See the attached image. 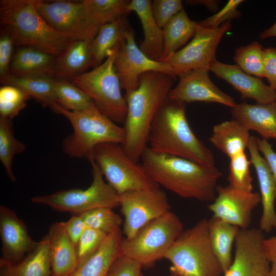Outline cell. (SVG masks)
<instances>
[{"mask_svg": "<svg viewBox=\"0 0 276 276\" xmlns=\"http://www.w3.org/2000/svg\"><path fill=\"white\" fill-rule=\"evenodd\" d=\"M173 76L157 72L142 75L138 87L125 95L127 114L123 128L125 140L122 145L127 154L139 163L148 146L153 121L168 98L172 88Z\"/></svg>", "mask_w": 276, "mask_h": 276, "instance_id": "7a4b0ae2", "label": "cell"}, {"mask_svg": "<svg viewBox=\"0 0 276 276\" xmlns=\"http://www.w3.org/2000/svg\"><path fill=\"white\" fill-rule=\"evenodd\" d=\"M55 81V77L47 75L18 76L9 74L1 78L3 85L17 87L42 106L50 108L56 103Z\"/></svg>", "mask_w": 276, "mask_h": 276, "instance_id": "f546056e", "label": "cell"}, {"mask_svg": "<svg viewBox=\"0 0 276 276\" xmlns=\"http://www.w3.org/2000/svg\"><path fill=\"white\" fill-rule=\"evenodd\" d=\"M264 49L258 41L239 47L235 50L234 60L245 73L259 78H264Z\"/></svg>", "mask_w": 276, "mask_h": 276, "instance_id": "d590c367", "label": "cell"}, {"mask_svg": "<svg viewBox=\"0 0 276 276\" xmlns=\"http://www.w3.org/2000/svg\"><path fill=\"white\" fill-rule=\"evenodd\" d=\"M0 260L15 264L21 261L36 246L24 222L11 209L0 206Z\"/></svg>", "mask_w": 276, "mask_h": 276, "instance_id": "ac0fdd59", "label": "cell"}, {"mask_svg": "<svg viewBox=\"0 0 276 276\" xmlns=\"http://www.w3.org/2000/svg\"><path fill=\"white\" fill-rule=\"evenodd\" d=\"M210 71L231 84L243 99H251L260 104L276 101L275 90L266 85L260 78L245 73L236 64L216 60Z\"/></svg>", "mask_w": 276, "mask_h": 276, "instance_id": "ffe728a7", "label": "cell"}, {"mask_svg": "<svg viewBox=\"0 0 276 276\" xmlns=\"http://www.w3.org/2000/svg\"><path fill=\"white\" fill-rule=\"evenodd\" d=\"M56 103L73 111H84L95 107L91 99L80 88L69 80L56 78Z\"/></svg>", "mask_w": 276, "mask_h": 276, "instance_id": "836d02e7", "label": "cell"}, {"mask_svg": "<svg viewBox=\"0 0 276 276\" xmlns=\"http://www.w3.org/2000/svg\"><path fill=\"white\" fill-rule=\"evenodd\" d=\"M66 232L73 244L77 246L78 241L87 226L80 214L73 215L64 222Z\"/></svg>", "mask_w": 276, "mask_h": 276, "instance_id": "bcb514c9", "label": "cell"}, {"mask_svg": "<svg viewBox=\"0 0 276 276\" xmlns=\"http://www.w3.org/2000/svg\"><path fill=\"white\" fill-rule=\"evenodd\" d=\"M140 276H145V275H143V274L141 273V274L140 275Z\"/></svg>", "mask_w": 276, "mask_h": 276, "instance_id": "816d5d0a", "label": "cell"}, {"mask_svg": "<svg viewBox=\"0 0 276 276\" xmlns=\"http://www.w3.org/2000/svg\"><path fill=\"white\" fill-rule=\"evenodd\" d=\"M187 2L190 5H202L208 9H216L218 6V2L216 1H188Z\"/></svg>", "mask_w": 276, "mask_h": 276, "instance_id": "681fc988", "label": "cell"}, {"mask_svg": "<svg viewBox=\"0 0 276 276\" xmlns=\"http://www.w3.org/2000/svg\"><path fill=\"white\" fill-rule=\"evenodd\" d=\"M257 176L260 191L262 214L260 222V229L268 233L276 229V183L270 169L258 148L256 137L251 136L247 147Z\"/></svg>", "mask_w": 276, "mask_h": 276, "instance_id": "d6986e66", "label": "cell"}, {"mask_svg": "<svg viewBox=\"0 0 276 276\" xmlns=\"http://www.w3.org/2000/svg\"><path fill=\"white\" fill-rule=\"evenodd\" d=\"M14 40L11 34L5 29L0 36V77L3 78L10 73L12 60Z\"/></svg>", "mask_w": 276, "mask_h": 276, "instance_id": "7bdbcfd3", "label": "cell"}, {"mask_svg": "<svg viewBox=\"0 0 276 276\" xmlns=\"http://www.w3.org/2000/svg\"><path fill=\"white\" fill-rule=\"evenodd\" d=\"M243 2V0L228 1L216 13L198 22L199 26L206 28L216 29L233 19L240 17L241 13L238 7Z\"/></svg>", "mask_w": 276, "mask_h": 276, "instance_id": "60d3db41", "label": "cell"}, {"mask_svg": "<svg viewBox=\"0 0 276 276\" xmlns=\"http://www.w3.org/2000/svg\"><path fill=\"white\" fill-rule=\"evenodd\" d=\"M131 29L126 16L103 25L91 43V66L95 68L101 64L112 51L121 45Z\"/></svg>", "mask_w": 276, "mask_h": 276, "instance_id": "83f0119b", "label": "cell"}, {"mask_svg": "<svg viewBox=\"0 0 276 276\" xmlns=\"http://www.w3.org/2000/svg\"><path fill=\"white\" fill-rule=\"evenodd\" d=\"M208 227L212 249L224 274L232 263V248L240 228L214 216L208 220Z\"/></svg>", "mask_w": 276, "mask_h": 276, "instance_id": "4dcf8cb0", "label": "cell"}, {"mask_svg": "<svg viewBox=\"0 0 276 276\" xmlns=\"http://www.w3.org/2000/svg\"><path fill=\"white\" fill-rule=\"evenodd\" d=\"M264 75L269 85L276 90V48L264 49Z\"/></svg>", "mask_w": 276, "mask_h": 276, "instance_id": "f6af8a7d", "label": "cell"}, {"mask_svg": "<svg viewBox=\"0 0 276 276\" xmlns=\"http://www.w3.org/2000/svg\"><path fill=\"white\" fill-rule=\"evenodd\" d=\"M93 41L75 40L58 56L54 71L56 78L72 80L91 66V45Z\"/></svg>", "mask_w": 276, "mask_h": 276, "instance_id": "484cf974", "label": "cell"}, {"mask_svg": "<svg viewBox=\"0 0 276 276\" xmlns=\"http://www.w3.org/2000/svg\"><path fill=\"white\" fill-rule=\"evenodd\" d=\"M49 239L52 276H69L78 265L76 246L70 238L64 222L51 225Z\"/></svg>", "mask_w": 276, "mask_h": 276, "instance_id": "7402d4cb", "label": "cell"}, {"mask_svg": "<svg viewBox=\"0 0 276 276\" xmlns=\"http://www.w3.org/2000/svg\"><path fill=\"white\" fill-rule=\"evenodd\" d=\"M31 98L19 88L4 85L0 88V116L10 119L17 116Z\"/></svg>", "mask_w": 276, "mask_h": 276, "instance_id": "f35d334b", "label": "cell"}, {"mask_svg": "<svg viewBox=\"0 0 276 276\" xmlns=\"http://www.w3.org/2000/svg\"><path fill=\"white\" fill-rule=\"evenodd\" d=\"M185 104L168 98L153 121L148 147L158 153L215 166L212 151L196 136L189 125Z\"/></svg>", "mask_w": 276, "mask_h": 276, "instance_id": "3957f363", "label": "cell"}, {"mask_svg": "<svg viewBox=\"0 0 276 276\" xmlns=\"http://www.w3.org/2000/svg\"><path fill=\"white\" fill-rule=\"evenodd\" d=\"M107 183L119 195L129 191L156 189L153 180L142 164L133 160L122 144L107 143L97 146L91 157Z\"/></svg>", "mask_w": 276, "mask_h": 276, "instance_id": "9c48e42d", "label": "cell"}, {"mask_svg": "<svg viewBox=\"0 0 276 276\" xmlns=\"http://www.w3.org/2000/svg\"><path fill=\"white\" fill-rule=\"evenodd\" d=\"M171 276H174V275H173L171 274Z\"/></svg>", "mask_w": 276, "mask_h": 276, "instance_id": "f5cc1de1", "label": "cell"}, {"mask_svg": "<svg viewBox=\"0 0 276 276\" xmlns=\"http://www.w3.org/2000/svg\"><path fill=\"white\" fill-rule=\"evenodd\" d=\"M151 9L156 21L163 29L183 8L180 0H154L151 1Z\"/></svg>", "mask_w": 276, "mask_h": 276, "instance_id": "b9f144b4", "label": "cell"}, {"mask_svg": "<svg viewBox=\"0 0 276 276\" xmlns=\"http://www.w3.org/2000/svg\"><path fill=\"white\" fill-rule=\"evenodd\" d=\"M128 10L134 12L139 17L144 32L141 50L150 58L159 60L163 56L164 37L163 29L156 21L151 9V1H130Z\"/></svg>", "mask_w": 276, "mask_h": 276, "instance_id": "d4e9b609", "label": "cell"}, {"mask_svg": "<svg viewBox=\"0 0 276 276\" xmlns=\"http://www.w3.org/2000/svg\"><path fill=\"white\" fill-rule=\"evenodd\" d=\"M140 160L146 171L159 186L185 198L204 202L215 199L217 182L222 175L216 166L158 153L148 147Z\"/></svg>", "mask_w": 276, "mask_h": 276, "instance_id": "6da1fadb", "label": "cell"}, {"mask_svg": "<svg viewBox=\"0 0 276 276\" xmlns=\"http://www.w3.org/2000/svg\"><path fill=\"white\" fill-rule=\"evenodd\" d=\"M107 235L99 230L87 227L76 246L78 265L94 254L101 245Z\"/></svg>", "mask_w": 276, "mask_h": 276, "instance_id": "ab89813d", "label": "cell"}, {"mask_svg": "<svg viewBox=\"0 0 276 276\" xmlns=\"http://www.w3.org/2000/svg\"><path fill=\"white\" fill-rule=\"evenodd\" d=\"M35 5L54 30L74 40L93 41L99 32L82 1L47 2L35 0Z\"/></svg>", "mask_w": 276, "mask_h": 276, "instance_id": "7c38bea8", "label": "cell"}, {"mask_svg": "<svg viewBox=\"0 0 276 276\" xmlns=\"http://www.w3.org/2000/svg\"><path fill=\"white\" fill-rule=\"evenodd\" d=\"M122 233L119 228L108 234L98 249L69 276H107L114 261L122 255Z\"/></svg>", "mask_w": 276, "mask_h": 276, "instance_id": "603a6c76", "label": "cell"}, {"mask_svg": "<svg viewBox=\"0 0 276 276\" xmlns=\"http://www.w3.org/2000/svg\"><path fill=\"white\" fill-rule=\"evenodd\" d=\"M80 214L87 227L99 230L107 235L121 228L123 223L121 216L110 208H97Z\"/></svg>", "mask_w": 276, "mask_h": 276, "instance_id": "8d00e7d4", "label": "cell"}, {"mask_svg": "<svg viewBox=\"0 0 276 276\" xmlns=\"http://www.w3.org/2000/svg\"><path fill=\"white\" fill-rule=\"evenodd\" d=\"M26 148V145L14 136L11 119L0 116V160L6 175L12 182L16 180L12 169L13 159Z\"/></svg>", "mask_w": 276, "mask_h": 276, "instance_id": "d6a6232c", "label": "cell"}, {"mask_svg": "<svg viewBox=\"0 0 276 276\" xmlns=\"http://www.w3.org/2000/svg\"><path fill=\"white\" fill-rule=\"evenodd\" d=\"M198 26L191 20L184 9L176 14L163 28L165 59L181 49L194 36Z\"/></svg>", "mask_w": 276, "mask_h": 276, "instance_id": "1f68e13d", "label": "cell"}, {"mask_svg": "<svg viewBox=\"0 0 276 276\" xmlns=\"http://www.w3.org/2000/svg\"><path fill=\"white\" fill-rule=\"evenodd\" d=\"M263 233L260 228L240 229L235 242L232 263L224 276H270Z\"/></svg>", "mask_w": 276, "mask_h": 276, "instance_id": "9a60e30c", "label": "cell"}, {"mask_svg": "<svg viewBox=\"0 0 276 276\" xmlns=\"http://www.w3.org/2000/svg\"><path fill=\"white\" fill-rule=\"evenodd\" d=\"M52 274L47 235L18 263L11 264L0 260V276H52Z\"/></svg>", "mask_w": 276, "mask_h": 276, "instance_id": "cb8c5ba5", "label": "cell"}, {"mask_svg": "<svg viewBox=\"0 0 276 276\" xmlns=\"http://www.w3.org/2000/svg\"><path fill=\"white\" fill-rule=\"evenodd\" d=\"M263 245L270 264V276H276V234L269 238H264Z\"/></svg>", "mask_w": 276, "mask_h": 276, "instance_id": "c3c4849f", "label": "cell"}, {"mask_svg": "<svg viewBox=\"0 0 276 276\" xmlns=\"http://www.w3.org/2000/svg\"><path fill=\"white\" fill-rule=\"evenodd\" d=\"M259 37L262 39L276 37V21L271 27L261 32Z\"/></svg>", "mask_w": 276, "mask_h": 276, "instance_id": "f907efd6", "label": "cell"}, {"mask_svg": "<svg viewBox=\"0 0 276 276\" xmlns=\"http://www.w3.org/2000/svg\"><path fill=\"white\" fill-rule=\"evenodd\" d=\"M208 69L195 70L179 77L177 85L170 91L168 98L184 103L194 102L216 103L233 108V98L217 87L211 80Z\"/></svg>", "mask_w": 276, "mask_h": 276, "instance_id": "e0dca14e", "label": "cell"}, {"mask_svg": "<svg viewBox=\"0 0 276 276\" xmlns=\"http://www.w3.org/2000/svg\"><path fill=\"white\" fill-rule=\"evenodd\" d=\"M256 141L259 150L266 160L276 183V152L268 140L256 137Z\"/></svg>", "mask_w": 276, "mask_h": 276, "instance_id": "7dc6e473", "label": "cell"}, {"mask_svg": "<svg viewBox=\"0 0 276 276\" xmlns=\"http://www.w3.org/2000/svg\"><path fill=\"white\" fill-rule=\"evenodd\" d=\"M114 64L125 95L138 87L141 76L146 73L160 72L175 78L169 64L150 58L141 50L135 42L132 29L121 44Z\"/></svg>", "mask_w": 276, "mask_h": 276, "instance_id": "5bb4252c", "label": "cell"}, {"mask_svg": "<svg viewBox=\"0 0 276 276\" xmlns=\"http://www.w3.org/2000/svg\"><path fill=\"white\" fill-rule=\"evenodd\" d=\"M119 206L124 217L123 232L127 239L132 238L147 223L171 210L167 194L159 188L120 194Z\"/></svg>", "mask_w": 276, "mask_h": 276, "instance_id": "4fadbf2b", "label": "cell"}, {"mask_svg": "<svg viewBox=\"0 0 276 276\" xmlns=\"http://www.w3.org/2000/svg\"><path fill=\"white\" fill-rule=\"evenodd\" d=\"M249 131L233 119L214 126L209 141L230 158L247 149L251 137Z\"/></svg>", "mask_w": 276, "mask_h": 276, "instance_id": "4316f807", "label": "cell"}, {"mask_svg": "<svg viewBox=\"0 0 276 276\" xmlns=\"http://www.w3.org/2000/svg\"><path fill=\"white\" fill-rule=\"evenodd\" d=\"M142 267L138 262L121 255L112 264L107 276H140Z\"/></svg>", "mask_w": 276, "mask_h": 276, "instance_id": "ee69618b", "label": "cell"}, {"mask_svg": "<svg viewBox=\"0 0 276 276\" xmlns=\"http://www.w3.org/2000/svg\"><path fill=\"white\" fill-rule=\"evenodd\" d=\"M51 108L66 118L73 127V132L62 142L63 152L70 157L89 160L94 149L100 144L124 143L123 126L104 115L96 107L84 111H73L55 103Z\"/></svg>", "mask_w": 276, "mask_h": 276, "instance_id": "5b68a950", "label": "cell"}, {"mask_svg": "<svg viewBox=\"0 0 276 276\" xmlns=\"http://www.w3.org/2000/svg\"><path fill=\"white\" fill-rule=\"evenodd\" d=\"M229 159V185L243 191H252V178L250 171L251 163L245 152H241Z\"/></svg>", "mask_w": 276, "mask_h": 276, "instance_id": "74e56055", "label": "cell"}, {"mask_svg": "<svg viewBox=\"0 0 276 276\" xmlns=\"http://www.w3.org/2000/svg\"><path fill=\"white\" fill-rule=\"evenodd\" d=\"M57 58L38 49L21 47L13 56L9 74L18 76L47 75L54 77Z\"/></svg>", "mask_w": 276, "mask_h": 276, "instance_id": "f1b7e54d", "label": "cell"}, {"mask_svg": "<svg viewBox=\"0 0 276 276\" xmlns=\"http://www.w3.org/2000/svg\"><path fill=\"white\" fill-rule=\"evenodd\" d=\"M232 27L231 21L216 29L198 26L190 41L168 57L159 60L172 67L175 78L198 69H208L216 61L217 49L224 34Z\"/></svg>", "mask_w": 276, "mask_h": 276, "instance_id": "8fae6325", "label": "cell"}, {"mask_svg": "<svg viewBox=\"0 0 276 276\" xmlns=\"http://www.w3.org/2000/svg\"><path fill=\"white\" fill-rule=\"evenodd\" d=\"M183 231V225L170 211L150 221L131 238L123 239L121 255L150 266L164 258L168 250Z\"/></svg>", "mask_w": 276, "mask_h": 276, "instance_id": "ba28073f", "label": "cell"}, {"mask_svg": "<svg viewBox=\"0 0 276 276\" xmlns=\"http://www.w3.org/2000/svg\"><path fill=\"white\" fill-rule=\"evenodd\" d=\"M174 276H220L222 268L210 242L208 220L183 230L166 254Z\"/></svg>", "mask_w": 276, "mask_h": 276, "instance_id": "8992f818", "label": "cell"}, {"mask_svg": "<svg viewBox=\"0 0 276 276\" xmlns=\"http://www.w3.org/2000/svg\"><path fill=\"white\" fill-rule=\"evenodd\" d=\"M231 112L233 119L248 130L257 132L262 139L276 141V101L266 104L236 103Z\"/></svg>", "mask_w": 276, "mask_h": 276, "instance_id": "44dd1931", "label": "cell"}, {"mask_svg": "<svg viewBox=\"0 0 276 276\" xmlns=\"http://www.w3.org/2000/svg\"><path fill=\"white\" fill-rule=\"evenodd\" d=\"M216 192L217 196L208 206L213 216L240 229L249 228L252 212L261 202L260 194L230 185L217 186Z\"/></svg>", "mask_w": 276, "mask_h": 276, "instance_id": "2e32d148", "label": "cell"}, {"mask_svg": "<svg viewBox=\"0 0 276 276\" xmlns=\"http://www.w3.org/2000/svg\"><path fill=\"white\" fill-rule=\"evenodd\" d=\"M89 162L91 166L93 180L88 188L63 190L50 194L34 196L31 198L32 202L74 215L100 208L114 209L119 206V195L105 181L95 162Z\"/></svg>", "mask_w": 276, "mask_h": 276, "instance_id": "30bf717a", "label": "cell"}, {"mask_svg": "<svg viewBox=\"0 0 276 276\" xmlns=\"http://www.w3.org/2000/svg\"><path fill=\"white\" fill-rule=\"evenodd\" d=\"M1 24L12 35L15 44L59 56L72 38L54 30L38 11L35 0H2Z\"/></svg>", "mask_w": 276, "mask_h": 276, "instance_id": "277c9868", "label": "cell"}, {"mask_svg": "<svg viewBox=\"0 0 276 276\" xmlns=\"http://www.w3.org/2000/svg\"><path fill=\"white\" fill-rule=\"evenodd\" d=\"M120 47L114 48L101 64L71 81L91 99L102 113L117 124H124L127 102L114 64Z\"/></svg>", "mask_w": 276, "mask_h": 276, "instance_id": "52a82bcc", "label": "cell"}, {"mask_svg": "<svg viewBox=\"0 0 276 276\" xmlns=\"http://www.w3.org/2000/svg\"><path fill=\"white\" fill-rule=\"evenodd\" d=\"M91 19L97 29L129 13L128 0H83Z\"/></svg>", "mask_w": 276, "mask_h": 276, "instance_id": "e575fe53", "label": "cell"}]
</instances>
